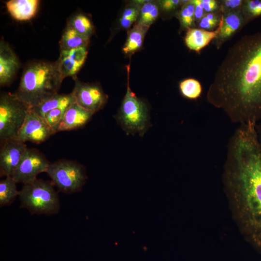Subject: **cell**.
I'll return each mask as SVG.
<instances>
[{
	"label": "cell",
	"mask_w": 261,
	"mask_h": 261,
	"mask_svg": "<svg viewBox=\"0 0 261 261\" xmlns=\"http://www.w3.org/2000/svg\"><path fill=\"white\" fill-rule=\"evenodd\" d=\"M20 67L19 59L10 45L3 40L0 43V84L9 85Z\"/></svg>",
	"instance_id": "4fadbf2b"
},
{
	"label": "cell",
	"mask_w": 261,
	"mask_h": 261,
	"mask_svg": "<svg viewBox=\"0 0 261 261\" xmlns=\"http://www.w3.org/2000/svg\"><path fill=\"white\" fill-rule=\"evenodd\" d=\"M79 34L90 38L94 28L90 20L83 14H78L73 16L68 25Z\"/></svg>",
	"instance_id": "d4e9b609"
},
{
	"label": "cell",
	"mask_w": 261,
	"mask_h": 261,
	"mask_svg": "<svg viewBox=\"0 0 261 261\" xmlns=\"http://www.w3.org/2000/svg\"><path fill=\"white\" fill-rule=\"evenodd\" d=\"M74 102V99L71 93L68 94L58 93L32 109L44 118L48 112L58 108H68Z\"/></svg>",
	"instance_id": "d6986e66"
},
{
	"label": "cell",
	"mask_w": 261,
	"mask_h": 261,
	"mask_svg": "<svg viewBox=\"0 0 261 261\" xmlns=\"http://www.w3.org/2000/svg\"><path fill=\"white\" fill-rule=\"evenodd\" d=\"M241 12L245 25L261 16V0H244Z\"/></svg>",
	"instance_id": "484cf974"
},
{
	"label": "cell",
	"mask_w": 261,
	"mask_h": 261,
	"mask_svg": "<svg viewBox=\"0 0 261 261\" xmlns=\"http://www.w3.org/2000/svg\"><path fill=\"white\" fill-rule=\"evenodd\" d=\"M245 25L241 9L222 14V23L219 32L214 40L216 48L219 49L237 31Z\"/></svg>",
	"instance_id": "5bb4252c"
},
{
	"label": "cell",
	"mask_w": 261,
	"mask_h": 261,
	"mask_svg": "<svg viewBox=\"0 0 261 261\" xmlns=\"http://www.w3.org/2000/svg\"><path fill=\"white\" fill-rule=\"evenodd\" d=\"M195 5L191 0H184L177 15L182 28L188 29L196 26L194 19Z\"/></svg>",
	"instance_id": "603a6c76"
},
{
	"label": "cell",
	"mask_w": 261,
	"mask_h": 261,
	"mask_svg": "<svg viewBox=\"0 0 261 261\" xmlns=\"http://www.w3.org/2000/svg\"><path fill=\"white\" fill-rule=\"evenodd\" d=\"M222 23V14L220 24L214 30L208 31L203 29L193 28L187 29L185 42L190 50L199 53L218 36Z\"/></svg>",
	"instance_id": "2e32d148"
},
{
	"label": "cell",
	"mask_w": 261,
	"mask_h": 261,
	"mask_svg": "<svg viewBox=\"0 0 261 261\" xmlns=\"http://www.w3.org/2000/svg\"><path fill=\"white\" fill-rule=\"evenodd\" d=\"M29 109L14 93H7L0 95V144L16 138Z\"/></svg>",
	"instance_id": "5b68a950"
},
{
	"label": "cell",
	"mask_w": 261,
	"mask_h": 261,
	"mask_svg": "<svg viewBox=\"0 0 261 261\" xmlns=\"http://www.w3.org/2000/svg\"><path fill=\"white\" fill-rule=\"evenodd\" d=\"M0 145V175L12 176L27 148V145L16 139L7 140Z\"/></svg>",
	"instance_id": "8fae6325"
},
{
	"label": "cell",
	"mask_w": 261,
	"mask_h": 261,
	"mask_svg": "<svg viewBox=\"0 0 261 261\" xmlns=\"http://www.w3.org/2000/svg\"><path fill=\"white\" fill-rule=\"evenodd\" d=\"M89 38L78 33L67 25L59 41L60 51H67L79 47H87Z\"/></svg>",
	"instance_id": "ac0fdd59"
},
{
	"label": "cell",
	"mask_w": 261,
	"mask_h": 261,
	"mask_svg": "<svg viewBox=\"0 0 261 261\" xmlns=\"http://www.w3.org/2000/svg\"><path fill=\"white\" fill-rule=\"evenodd\" d=\"M159 13L157 4L146 1L140 7L138 23L149 27L157 19Z\"/></svg>",
	"instance_id": "cb8c5ba5"
},
{
	"label": "cell",
	"mask_w": 261,
	"mask_h": 261,
	"mask_svg": "<svg viewBox=\"0 0 261 261\" xmlns=\"http://www.w3.org/2000/svg\"><path fill=\"white\" fill-rule=\"evenodd\" d=\"M94 115L83 108L75 102L66 109L60 123L58 132L76 130L85 126Z\"/></svg>",
	"instance_id": "9a60e30c"
},
{
	"label": "cell",
	"mask_w": 261,
	"mask_h": 261,
	"mask_svg": "<svg viewBox=\"0 0 261 261\" xmlns=\"http://www.w3.org/2000/svg\"><path fill=\"white\" fill-rule=\"evenodd\" d=\"M206 100L239 125L261 120V31L242 36L228 50Z\"/></svg>",
	"instance_id": "7a4b0ae2"
},
{
	"label": "cell",
	"mask_w": 261,
	"mask_h": 261,
	"mask_svg": "<svg viewBox=\"0 0 261 261\" xmlns=\"http://www.w3.org/2000/svg\"><path fill=\"white\" fill-rule=\"evenodd\" d=\"M256 132L259 142L261 145V120L256 125Z\"/></svg>",
	"instance_id": "836d02e7"
},
{
	"label": "cell",
	"mask_w": 261,
	"mask_h": 261,
	"mask_svg": "<svg viewBox=\"0 0 261 261\" xmlns=\"http://www.w3.org/2000/svg\"><path fill=\"white\" fill-rule=\"evenodd\" d=\"M50 164L44 156L37 150L27 148L12 177L16 183L27 184L36 179L39 174L46 173Z\"/></svg>",
	"instance_id": "ba28073f"
},
{
	"label": "cell",
	"mask_w": 261,
	"mask_h": 261,
	"mask_svg": "<svg viewBox=\"0 0 261 261\" xmlns=\"http://www.w3.org/2000/svg\"><path fill=\"white\" fill-rule=\"evenodd\" d=\"M222 182L241 233L261 254V145L255 128L239 126L230 138Z\"/></svg>",
	"instance_id": "6da1fadb"
},
{
	"label": "cell",
	"mask_w": 261,
	"mask_h": 261,
	"mask_svg": "<svg viewBox=\"0 0 261 261\" xmlns=\"http://www.w3.org/2000/svg\"><path fill=\"white\" fill-rule=\"evenodd\" d=\"M16 182L11 176L0 181V205L3 206L11 204L17 196L19 191L17 190Z\"/></svg>",
	"instance_id": "44dd1931"
},
{
	"label": "cell",
	"mask_w": 261,
	"mask_h": 261,
	"mask_svg": "<svg viewBox=\"0 0 261 261\" xmlns=\"http://www.w3.org/2000/svg\"><path fill=\"white\" fill-rule=\"evenodd\" d=\"M46 173L58 190L66 194L80 191L87 178L83 166L65 159L50 163Z\"/></svg>",
	"instance_id": "52a82bcc"
},
{
	"label": "cell",
	"mask_w": 261,
	"mask_h": 261,
	"mask_svg": "<svg viewBox=\"0 0 261 261\" xmlns=\"http://www.w3.org/2000/svg\"><path fill=\"white\" fill-rule=\"evenodd\" d=\"M222 14L219 12L206 13L197 24L198 28L208 31L215 30L219 26Z\"/></svg>",
	"instance_id": "4316f807"
},
{
	"label": "cell",
	"mask_w": 261,
	"mask_h": 261,
	"mask_svg": "<svg viewBox=\"0 0 261 261\" xmlns=\"http://www.w3.org/2000/svg\"><path fill=\"white\" fill-rule=\"evenodd\" d=\"M21 207L27 209L32 214L52 215L60 209L58 193L52 184L42 179L24 184L19 191Z\"/></svg>",
	"instance_id": "277c9868"
},
{
	"label": "cell",
	"mask_w": 261,
	"mask_h": 261,
	"mask_svg": "<svg viewBox=\"0 0 261 261\" xmlns=\"http://www.w3.org/2000/svg\"><path fill=\"white\" fill-rule=\"evenodd\" d=\"M73 79L75 84L71 93L76 103L93 114L103 108L108 96L100 86L81 82L76 76Z\"/></svg>",
	"instance_id": "9c48e42d"
},
{
	"label": "cell",
	"mask_w": 261,
	"mask_h": 261,
	"mask_svg": "<svg viewBox=\"0 0 261 261\" xmlns=\"http://www.w3.org/2000/svg\"><path fill=\"white\" fill-rule=\"evenodd\" d=\"M39 2L38 0H10L6 5L13 18L25 21L30 19L35 15Z\"/></svg>",
	"instance_id": "e0dca14e"
},
{
	"label": "cell",
	"mask_w": 261,
	"mask_h": 261,
	"mask_svg": "<svg viewBox=\"0 0 261 261\" xmlns=\"http://www.w3.org/2000/svg\"><path fill=\"white\" fill-rule=\"evenodd\" d=\"M116 119L127 133H138L142 136L149 126L146 104L139 99L129 86Z\"/></svg>",
	"instance_id": "8992f818"
},
{
	"label": "cell",
	"mask_w": 261,
	"mask_h": 261,
	"mask_svg": "<svg viewBox=\"0 0 261 261\" xmlns=\"http://www.w3.org/2000/svg\"><path fill=\"white\" fill-rule=\"evenodd\" d=\"M181 94L190 100H197L202 93V86L200 82L194 78H188L182 81L179 85Z\"/></svg>",
	"instance_id": "7402d4cb"
},
{
	"label": "cell",
	"mask_w": 261,
	"mask_h": 261,
	"mask_svg": "<svg viewBox=\"0 0 261 261\" xmlns=\"http://www.w3.org/2000/svg\"><path fill=\"white\" fill-rule=\"evenodd\" d=\"M56 133L43 117L29 109L15 139L25 143L40 144Z\"/></svg>",
	"instance_id": "30bf717a"
},
{
	"label": "cell",
	"mask_w": 261,
	"mask_h": 261,
	"mask_svg": "<svg viewBox=\"0 0 261 261\" xmlns=\"http://www.w3.org/2000/svg\"><path fill=\"white\" fill-rule=\"evenodd\" d=\"M87 55V47H79L60 51L56 63L63 79L69 76L74 78L83 66Z\"/></svg>",
	"instance_id": "7c38bea8"
},
{
	"label": "cell",
	"mask_w": 261,
	"mask_h": 261,
	"mask_svg": "<svg viewBox=\"0 0 261 261\" xmlns=\"http://www.w3.org/2000/svg\"><path fill=\"white\" fill-rule=\"evenodd\" d=\"M195 5L194 19L196 25L206 14L202 6L200 0H191Z\"/></svg>",
	"instance_id": "d6a6232c"
},
{
	"label": "cell",
	"mask_w": 261,
	"mask_h": 261,
	"mask_svg": "<svg viewBox=\"0 0 261 261\" xmlns=\"http://www.w3.org/2000/svg\"><path fill=\"white\" fill-rule=\"evenodd\" d=\"M206 13L219 12V0H200Z\"/></svg>",
	"instance_id": "1f68e13d"
},
{
	"label": "cell",
	"mask_w": 261,
	"mask_h": 261,
	"mask_svg": "<svg viewBox=\"0 0 261 261\" xmlns=\"http://www.w3.org/2000/svg\"><path fill=\"white\" fill-rule=\"evenodd\" d=\"M140 8L138 5L130 6L126 8L120 19V25L128 29L138 19Z\"/></svg>",
	"instance_id": "83f0119b"
},
{
	"label": "cell",
	"mask_w": 261,
	"mask_h": 261,
	"mask_svg": "<svg viewBox=\"0 0 261 261\" xmlns=\"http://www.w3.org/2000/svg\"><path fill=\"white\" fill-rule=\"evenodd\" d=\"M244 0H219V12L221 14L241 9Z\"/></svg>",
	"instance_id": "f546056e"
},
{
	"label": "cell",
	"mask_w": 261,
	"mask_h": 261,
	"mask_svg": "<svg viewBox=\"0 0 261 261\" xmlns=\"http://www.w3.org/2000/svg\"><path fill=\"white\" fill-rule=\"evenodd\" d=\"M63 80L56 62L33 61L25 67L14 94L32 109L58 94Z\"/></svg>",
	"instance_id": "3957f363"
},
{
	"label": "cell",
	"mask_w": 261,
	"mask_h": 261,
	"mask_svg": "<svg viewBox=\"0 0 261 261\" xmlns=\"http://www.w3.org/2000/svg\"><path fill=\"white\" fill-rule=\"evenodd\" d=\"M149 27L138 22L134 25L130 30L123 47L122 50L124 53L132 54L141 47L145 35Z\"/></svg>",
	"instance_id": "ffe728a7"
},
{
	"label": "cell",
	"mask_w": 261,
	"mask_h": 261,
	"mask_svg": "<svg viewBox=\"0 0 261 261\" xmlns=\"http://www.w3.org/2000/svg\"><path fill=\"white\" fill-rule=\"evenodd\" d=\"M67 108H58L46 114L44 119L47 125L56 132Z\"/></svg>",
	"instance_id": "f1b7e54d"
},
{
	"label": "cell",
	"mask_w": 261,
	"mask_h": 261,
	"mask_svg": "<svg viewBox=\"0 0 261 261\" xmlns=\"http://www.w3.org/2000/svg\"><path fill=\"white\" fill-rule=\"evenodd\" d=\"M161 8L166 12H172L182 6L184 0H163L159 2Z\"/></svg>",
	"instance_id": "4dcf8cb0"
}]
</instances>
